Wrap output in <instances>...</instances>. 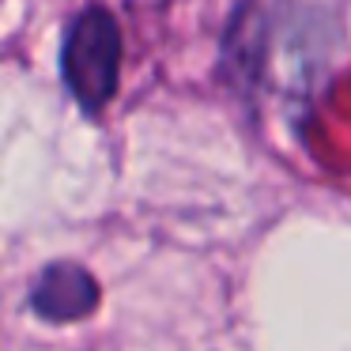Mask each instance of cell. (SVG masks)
<instances>
[{"label":"cell","mask_w":351,"mask_h":351,"mask_svg":"<svg viewBox=\"0 0 351 351\" xmlns=\"http://www.w3.org/2000/svg\"><path fill=\"white\" fill-rule=\"evenodd\" d=\"M61 76L84 110H102L121 76V31L106 8H84L61 42Z\"/></svg>","instance_id":"cell-1"},{"label":"cell","mask_w":351,"mask_h":351,"mask_svg":"<svg viewBox=\"0 0 351 351\" xmlns=\"http://www.w3.org/2000/svg\"><path fill=\"white\" fill-rule=\"evenodd\" d=\"M31 306L42 321H80L99 306V283L87 268L57 261L34 280Z\"/></svg>","instance_id":"cell-2"}]
</instances>
